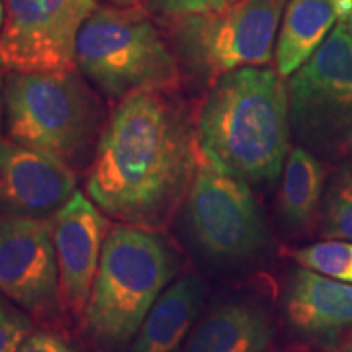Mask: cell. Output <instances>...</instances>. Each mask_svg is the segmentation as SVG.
I'll use <instances>...</instances> for the list:
<instances>
[{
    "label": "cell",
    "mask_w": 352,
    "mask_h": 352,
    "mask_svg": "<svg viewBox=\"0 0 352 352\" xmlns=\"http://www.w3.org/2000/svg\"><path fill=\"white\" fill-rule=\"evenodd\" d=\"M168 94L121 100L95 147L87 191L126 226L165 227L195 179L201 157L195 120Z\"/></svg>",
    "instance_id": "1"
},
{
    "label": "cell",
    "mask_w": 352,
    "mask_h": 352,
    "mask_svg": "<svg viewBox=\"0 0 352 352\" xmlns=\"http://www.w3.org/2000/svg\"><path fill=\"white\" fill-rule=\"evenodd\" d=\"M201 152L246 183H274L289 152V91L270 67H241L212 82L197 108Z\"/></svg>",
    "instance_id": "2"
},
{
    "label": "cell",
    "mask_w": 352,
    "mask_h": 352,
    "mask_svg": "<svg viewBox=\"0 0 352 352\" xmlns=\"http://www.w3.org/2000/svg\"><path fill=\"white\" fill-rule=\"evenodd\" d=\"M176 271L178 258L162 235L134 226L111 228L85 307L88 333L109 349L127 344Z\"/></svg>",
    "instance_id": "3"
},
{
    "label": "cell",
    "mask_w": 352,
    "mask_h": 352,
    "mask_svg": "<svg viewBox=\"0 0 352 352\" xmlns=\"http://www.w3.org/2000/svg\"><path fill=\"white\" fill-rule=\"evenodd\" d=\"M3 114L8 139L72 168L94 151L101 126L100 100L76 69L7 74Z\"/></svg>",
    "instance_id": "4"
},
{
    "label": "cell",
    "mask_w": 352,
    "mask_h": 352,
    "mask_svg": "<svg viewBox=\"0 0 352 352\" xmlns=\"http://www.w3.org/2000/svg\"><path fill=\"white\" fill-rule=\"evenodd\" d=\"M76 64L118 101L179 85L178 60L142 6L96 7L78 33Z\"/></svg>",
    "instance_id": "5"
},
{
    "label": "cell",
    "mask_w": 352,
    "mask_h": 352,
    "mask_svg": "<svg viewBox=\"0 0 352 352\" xmlns=\"http://www.w3.org/2000/svg\"><path fill=\"white\" fill-rule=\"evenodd\" d=\"M285 6L287 0H235L220 10L171 19L179 54L210 82L270 64Z\"/></svg>",
    "instance_id": "6"
},
{
    "label": "cell",
    "mask_w": 352,
    "mask_h": 352,
    "mask_svg": "<svg viewBox=\"0 0 352 352\" xmlns=\"http://www.w3.org/2000/svg\"><path fill=\"white\" fill-rule=\"evenodd\" d=\"M290 129L315 151L352 144V34L338 21L324 43L287 83Z\"/></svg>",
    "instance_id": "7"
},
{
    "label": "cell",
    "mask_w": 352,
    "mask_h": 352,
    "mask_svg": "<svg viewBox=\"0 0 352 352\" xmlns=\"http://www.w3.org/2000/svg\"><path fill=\"white\" fill-rule=\"evenodd\" d=\"M186 222L201 252L217 261H245L267 243L266 222L248 183L202 152L186 197Z\"/></svg>",
    "instance_id": "8"
},
{
    "label": "cell",
    "mask_w": 352,
    "mask_h": 352,
    "mask_svg": "<svg viewBox=\"0 0 352 352\" xmlns=\"http://www.w3.org/2000/svg\"><path fill=\"white\" fill-rule=\"evenodd\" d=\"M96 0H7L0 74L76 69L77 38Z\"/></svg>",
    "instance_id": "9"
},
{
    "label": "cell",
    "mask_w": 352,
    "mask_h": 352,
    "mask_svg": "<svg viewBox=\"0 0 352 352\" xmlns=\"http://www.w3.org/2000/svg\"><path fill=\"white\" fill-rule=\"evenodd\" d=\"M59 267L51 223L43 217L0 219V292L33 314L56 307Z\"/></svg>",
    "instance_id": "10"
},
{
    "label": "cell",
    "mask_w": 352,
    "mask_h": 352,
    "mask_svg": "<svg viewBox=\"0 0 352 352\" xmlns=\"http://www.w3.org/2000/svg\"><path fill=\"white\" fill-rule=\"evenodd\" d=\"M74 168L59 158L13 140H0V210L43 217L57 212L76 192Z\"/></svg>",
    "instance_id": "11"
},
{
    "label": "cell",
    "mask_w": 352,
    "mask_h": 352,
    "mask_svg": "<svg viewBox=\"0 0 352 352\" xmlns=\"http://www.w3.org/2000/svg\"><path fill=\"white\" fill-rule=\"evenodd\" d=\"M107 228V219L82 191L74 192L52 217L60 290L74 311L85 310L90 298L108 235Z\"/></svg>",
    "instance_id": "12"
},
{
    "label": "cell",
    "mask_w": 352,
    "mask_h": 352,
    "mask_svg": "<svg viewBox=\"0 0 352 352\" xmlns=\"http://www.w3.org/2000/svg\"><path fill=\"white\" fill-rule=\"evenodd\" d=\"M285 314L297 331L336 336L352 328V285L300 267L290 280Z\"/></svg>",
    "instance_id": "13"
},
{
    "label": "cell",
    "mask_w": 352,
    "mask_h": 352,
    "mask_svg": "<svg viewBox=\"0 0 352 352\" xmlns=\"http://www.w3.org/2000/svg\"><path fill=\"white\" fill-rule=\"evenodd\" d=\"M204 284L188 274L170 284L153 303L131 352H178L199 315Z\"/></svg>",
    "instance_id": "14"
},
{
    "label": "cell",
    "mask_w": 352,
    "mask_h": 352,
    "mask_svg": "<svg viewBox=\"0 0 352 352\" xmlns=\"http://www.w3.org/2000/svg\"><path fill=\"white\" fill-rule=\"evenodd\" d=\"M272 338L274 328L261 308L226 303L202 321L184 352H264Z\"/></svg>",
    "instance_id": "15"
},
{
    "label": "cell",
    "mask_w": 352,
    "mask_h": 352,
    "mask_svg": "<svg viewBox=\"0 0 352 352\" xmlns=\"http://www.w3.org/2000/svg\"><path fill=\"white\" fill-rule=\"evenodd\" d=\"M331 0H289L276 44V70L284 78L315 54L336 23Z\"/></svg>",
    "instance_id": "16"
},
{
    "label": "cell",
    "mask_w": 352,
    "mask_h": 352,
    "mask_svg": "<svg viewBox=\"0 0 352 352\" xmlns=\"http://www.w3.org/2000/svg\"><path fill=\"white\" fill-rule=\"evenodd\" d=\"M324 189V168L307 148H292L285 162L279 212L290 228H305L318 212Z\"/></svg>",
    "instance_id": "17"
},
{
    "label": "cell",
    "mask_w": 352,
    "mask_h": 352,
    "mask_svg": "<svg viewBox=\"0 0 352 352\" xmlns=\"http://www.w3.org/2000/svg\"><path fill=\"white\" fill-rule=\"evenodd\" d=\"M292 258L305 270L352 285V241H320L294 250Z\"/></svg>",
    "instance_id": "18"
},
{
    "label": "cell",
    "mask_w": 352,
    "mask_h": 352,
    "mask_svg": "<svg viewBox=\"0 0 352 352\" xmlns=\"http://www.w3.org/2000/svg\"><path fill=\"white\" fill-rule=\"evenodd\" d=\"M321 235L352 241V164L342 166L329 188L321 217Z\"/></svg>",
    "instance_id": "19"
},
{
    "label": "cell",
    "mask_w": 352,
    "mask_h": 352,
    "mask_svg": "<svg viewBox=\"0 0 352 352\" xmlns=\"http://www.w3.org/2000/svg\"><path fill=\"white\" fill-rule=\"evenodd\" d=\"M32 331V321L0 298V352H16Z\"/></svg>",
    "instance_id": "20"
},
{
    "label": "cell",
    "mask_w": 352,
    "mask_h": 352,
    "mask_svg": "<svg viewBox=\"0 0 352 352\" xmlns=\"http://www.w3.org/2000/svg\"><path fill=\"white\" fill-rule=\"evenodd\" d=\"M232 2L235 0H148L153 10L170 19L210 13L230 6Z\"/></svg>",
    "instance_id": "21"
},
{
    "label": "cell",
    "mask_w": 352,
    "mask_h": 352,
    "mask_svg": "<svg viewBox=\"0 0 352 352\" xmlns=\"http://www.w3.org/2000/svg\"><path fill=\"white\" fill-rule=\"evenodd\" d=\"M16 352H74L67 342L56 334L38 331L25 338Z\"/></svg>",
    "instance_id": "22"
},
{
    "label": "cell",
    "mask_w": 352,
    "mask_h": 352,
    "mask_svg": "<svg viewBox=\"0 0 352 352\" xmlns=\"http://www.w3.org/2000/svg\"><path fill=\"white\" fill-rule=\"evenodd\" d=\"M338 20L346 21L352 10V0H331Z\"/></svg>",
    "instance_id": "23"
},
{
    "label": "cell",
    "mask_w": 352,
    "mask_h": 352,
    "mask_svg": "<svg viewBox=\"0 0 352 352\" xmlns=\"http://www.w3.org/2000/svg\"><path fill=\"white\" fill-rule=\"evenodd\" d=\"M114 7H138L140 6V0H108Z\"/></svg>",
    "instance_id": "24"
},
{
    "label": "cell",
    "mask_w": 352,
    "mask_h": 352,
    "mask_svg": "<svg viewBox=\"0 0 352 352\" xmlns=\"http://www.w3.org/2000/svg\"><path fill=\"white\" fill-rule=\"evenodd\" d=\"M2 114H3V80H2V74H0V127H2Z\"/></svg>",
    "instance_id": "25"
},
{
    "label": "cell",
    "mask_w": 352,
    "mask_h": 352,
    "mask_svg": "<svg viewBox=\"0 0 352 352\" xmlns=\"http://www.w3.org/2000/svg\"><path fill=\"white\" fill-rule=\"evenodd\" d=\"M3 19H6V10H3V6H2V2H0V28H2Z\"/></svg>",
    "instance_id": "26"
},
{
    "label": "cell",
    "mask_w": 352,
    "mask_h": 352,
    "mask_svg": "<svg viewBox=\"0 0 352 352\" xmlns=\"http://www.w3.org/2000/svg\"><path fill=\"white\" fill-rule=\"evenodd\" d=\"M346 25H347V28H349V32H351V34H352V10H351V13H349V16H347Z\"/></svg>",
    "instance_id": "27"
},
{
    "label": "cell",
    "mask_w": 352,
    "mask_h": 352,
    "mask_svg": "<svg viewBox=\"0 0 352 352\" xmlns=\"http://www.w3.org/2000/svg\"><path fill=\"white\" fill-rule=\"evenodd\" d=\"M349 155H351V164H352V144H351V147H349Z\"/></svg>",
    "instance_id": "28"
},
{
    "label": "cell",
    "mask_w": 352,
    "mask_h": 352,
    "mask_svg": "<svg viewBox=\"0 0 352 352\" xmlns=\"http://www.w3.org/2000/svg\"><path fill=\"white\" fill-rule=\"evenodd\" d=\"M347 352H352V346L349 347V349H347Z\"/></svg>",
    "instance_id": "29"
}]
</instances>
